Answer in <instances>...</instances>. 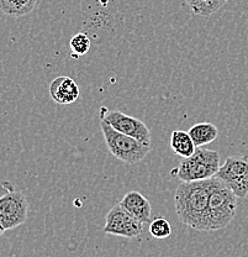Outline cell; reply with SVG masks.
<instances>
[{"instance_id": "1", "label": "cell", "mask_w": 248, "mask_h": 257, "mask_svg": "<svg viewBox=\"0 0 248 257\" xmlns=\"http://www.w3.org/2000/svg\"><path fill=\"white\" fill-rule=\"evenodd\" d=\"M211 178L205 181L182 182L174 195L175 213L184 225L207 231V211Z\"/></svg>"}, {"instance_id": "2", "label": "cell", "mask_w": 248, "mask_h": 257, "mask_svg": "<svg viewBox=\"0 0 248 257\" xmlns=\"http://www.w3.org/2000/svg\"><path fill=\"white\" fill-rule=\"evenodd\" d=\"M237 209V195L217 177L211 178L207 211V231L223 229L233 220Z\"/></svg>"}, {"instance_id": "3", "label": "cell", "mask_w": 248, "mask_h": 257, "mask_svg": "<svg viewBox=\"0 0 248 257\" xmlns=\"http://www.w3.org/2000/svg\"><path fill=\"white\" fill-rule=\"evenodd\" d=\"M100 128L110 154L127 165L141 162L151 151V144L142 143L137 139L125 135L104 120L100 121Z\"/></svg>"}, {"instance_id": "4", "label": "cell", "mask_w": 248, "mask_h": 257, "mask_svg": "<svg viewBox=\"0 0 248 257\" xmlns=\"http://www.w3.org/2000/svg\"><path fill=\"white\" fill-rule=\"evenodd\" d=\"M220 167V154L217 151L198 147L194 155L180 160L172 175L182 182L205 181L217 175Z\"/></svg>"}, {"instance_id": "5", "label": "cell", "mask_w": 248, "mask_h": 257, "mask_svg": "<svg viewBox=\"0 0 248 257\" xmlns=\"http://www.w3.org/2000/svg\"><path fill=\"white\" fill-rule=\"evenodd\" d=\"M217 178H220L237 198H246L248 195V157H227L218 170Z\"/></svg>"}, {"instance_id": "6", "label": "cell", "mask_w": 248, "mask_h": 257, "mask_svg": "<svg viewBox=\"0 0 248 257\" xmlns=\"http://www.w3.org/2000/svg\"><path fill=\"white\" fill-rule=\"evenodd\" d=\"M29 202L21 192L9 189L0 197V224L5 230H12L26 221Z\"/></svg>"}, {"instance_id": "7", "label": "cell", "mask_w": 248, "mask_h": 257, "mask_svg": "<svg viewBox=\"0 0 248 257\" xmlns=\"http://www.w3.org/2000/svg\"><path fill=\"white\" fill-rule=\"evenodd\" d=\"M142 224L140 220L133 218L121 205L116 204L106 214L104 232L126 237V239H133L142 234Z\"/></svg>"}, {"instance_id": "8", "label": "cell", "mask_w": 248, "mask_h": 257, "mask_svg": "<svg viewBox=\"0 0 248 257\" xmlns=\"http://www.w3.org/2000/svg\"><path fill=\"white\" fill-rule=\"evenodd\" d=\"M101 120L106 121L115 130L125 134V135L137 139L142 143L151 144V131L147 125L137 117L130 116L120 110L110 111L104 106L101 108Z\"/></svg>"}, {"instance_id": "9", "label": "cell", "mask_w": 248, "mask_h": 257, "mask_svg": "<svg viewBox=\"0 0 248 257\" xmlns=\"http://www.w3.org/2000/svg\"><path fill=\"white\" fill-rule=\"evenodd\" d=\"M50 95L55 103L67 105L77 101L81 95V89L71 77L61 76L53 79L50 84Z\"/></svg>"}, {"instance_id": "10", "label": "cell", "mask_w": 248, "mask_h": 257, "mask_svg": "<svg viewBox=\"0 0 248 257\" xmlns=\"http://www.w3.org/2000/svg\"><path fill=\"white\" fill-rule=\"evenodd\" d=\"M122 208L126 211L140 220L141 223H149V218H151V203L147 198L140 192L132 191L125 194L121 202L119 203Z\"/></svg>"}, {"instance_id": "11", "label": "cell", "mask_w": 248, "mask_h": 257, "mask_svg": "<svg viewBox=\"0 0 248 257\" xmlns=\"http://www.w3.org/2000/svg\"><path fill=\"white\" fill-rule=\"evenodd\" d=\"M170 149L173 150L177 156H179L180 159H186V157H190L191 155H194L195 152L196 146L194 144L193 139L190 138L188 131L184 130H174L170 135L169 140Z\"/></svg>"}, {"instance_id": "12", "label": "cell", "mask_w": 248, "mask_h": 257, "mask_svg": "<svg viewBox=\"0 0 248 257\" xmlns=\"http://www.w3.org/2000/svg\"><path fill=\"white\" fill-rule=\"evenodd\" d=\"M189 135L196 147H201L217 139L218 128L211 122H199L189 128Z\"/></svg>"}, {"instance_id": "13", "label": "cell", "mask_w": 248, "mask_h": 257, "mask_svg": "<svg viewBox=\"0 0 248 257\" xmlns=\"http://www.w3.org/2000/svg\"><path fill=\"white\" fill-rule=\"evenodd\" d=\"M39 0H0V10L5 15L19 16L33 13Z\"/></svg>"}, {"instance_id": "14", "label": "cell", "mask_w": 248, "mask_h": 257, "mask_svg": "<svg viewBox=\"0 0 248 257\" xmlns=\"http://www.w3.org/2000/svg\"><path fill=\"white\" fill-rule=\"evenodd\" d=\"M228 0H185L193 13L199 16H210L220 10Z\"/></svg>"}, {"instance_id": "15", "label": "cell", "mask_w": 248, "mask_h": 257, "mask_svg": "<svg viewBox=\"0 0 248 257\" xmlns=\"http://www.w3.org/2000/svg\"><path fill=\"white\" fill-rule=\"evenodd\" d=\"M69 47L73 52L72 56L74 58H78L79 56L85 55L90 50V39L84 32H79V34L74 35L72 37L71 42H69Z\"/></svg>"}, {"instance_id": "16", "label": "cell", "mask_w": 248, "mask_h": 257, "mask_svg": "<svg viewBox=\"0 0 248 257\" xmlns=\"http://www.w3.org/2000/svg\"><path fill=\"white\" fill-rule=\"evenodd\" d=\"M149 234L156 239H167L172 234V226L165 218H157L149 224Z\"/></svg>"}, {"instance_id": "17", "label": "cell", "mask_w": 248, "mask_h": 257, "mask_svg": "<svg viewBox=\"0 0 248 257\" xmlns=\"http://www.w3.org/2000/svg\"><path fill=\"white\" fill-rule=\"evenodd\" d=\"M5 231H7V230H5V229H4V227H3V225H2V224H0V236H2V235H3V234H4V232H5Z\"/></svg>"}]
</instances>
